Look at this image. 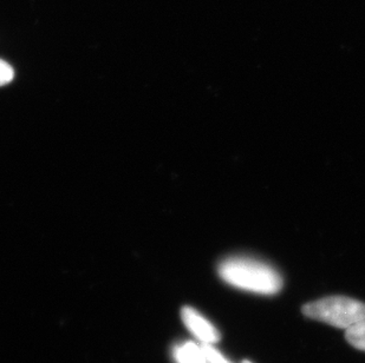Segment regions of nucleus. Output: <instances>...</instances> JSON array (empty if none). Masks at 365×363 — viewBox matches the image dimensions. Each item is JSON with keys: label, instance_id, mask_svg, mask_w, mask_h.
Returning a JSON list of instances; mask_svg holds the SVG:
<instances>
[{"label": "nucleus", "instance_id": "nucleus-3", "mask_svg": "<svg viewBox=\"0 0 365 363\" xmlns=\"http://www.w3.org/2000/svg\"><path fill=\"white\" fill-rule=\"evenodd\" d=\"M181 319L186 328L200 341L201 344H214L220 341V332L192 307L186 305L181 309Z\"/></svg>", "mask_w": 365, "mask_h": 363}, {"label": "nucleus", "instance_id": "nucleus-2", "mask_svg": "<svg viewBox=\"0 0 365 363\" xmlns=\"http://www.w3.org/2000/svg\"><path fill=\"white\" fill-rule=\"evenodd\" d=\"M302 312L309 319L346 330L365 320V303L345 296H329L307 303Z\"/></svg>", "mask_w": 365, "mask_h": 363}, {"label": "nucleus", "instance_id": "nucleus-8", "mask_svg": "<svg viewBox=\"0 0 365 363\" xmlns=\"http://www.w3.org/2000/svg\"><path fill=\"white\" fill-rule=\"evenodd\" d=\"M242 363H252L251 361L245 360Z\"/></svg>", "mask_w": 365, "mask_h": 363}, {"label": "nucleus", "instance_id": "nucleus-4", "mask_svg": "<svg viewBox=\"0 0 365 363\" xmlns=\"http://www.w3.org/2000/svg\"><path fill=\"white\" fill-rule=\"evenodd\" d=\"M176 363H207L200 344L194 342H185L176 346L173 350Z\"/></svg>", "mask_w": 365, "mask_h": 363}, {"label": "nucleus", "instance_id": "nucleus-7", "mask_svg": "<svg viewBox=\"0 0 365 363\" xmlns=\"http://www.w3.org/2000/svg\"><path fill=\"white\" fill-rule=\"evenodd\" d=\"M14 77V71L10 64L0 59V86L6 85L12 82Z\"/></svg>", "mask_w": 365, "mask_h": 363}, {"label": "nucleus", "instance_id": "nucleus-6", "mask_svg": "<svg viewBox=\"0 0 365 363\" xmlns=\"http://www.w3.org/2000/svg\"><path fill=\"white\" fill-rule=\"evenodd\" d=\"M200 346L207 363H232L213 344H201L200 343Z\"/></svg>", "mask_w": 365, "mask_h": 363}, {"label": "nucleus", "instance_id": "nucleus-5", "mask_svg": "<svg viewBox=\"0 0 365 363\" xmlns=\"http://www.w3.org/2000/svg\"><path fill=\"white\" fill-rule=\"evenodd\" d=\"M345 339L356 349L365 352V320L346 329Z\"/></svg>", "mask_w": 365, "mask_h": 363}, {"label": "nucleus", "instance_id": "nucleus-1", "mask_svg": "<svg viewBox=\"0 0 365 363\" xmlns=\"http://www.w3.org/2000/svg\"><path fill=\"white\" fill-rule=\"evenodd\" d=\"M217 273L232 287L255 294H278L283 288V278L274 268L251 257H228L221 261Z\"/></svg>", "mask_w": 365, "mask_h": 363}]
</instances>
